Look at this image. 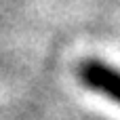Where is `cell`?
Listing matches in <instances>:
<instances>
[{"label":"cell","instance_id":"6da1fadb","mask_svg":"<svg viewBox=\"0 0 120 120\" xmlns=\"http://www.w3.org/2000/svg\"><path fill=\"white\" fill-rule=\"evenodd\" d=\"M80 78L89 89L99 91L105 97L120 103V74L116 70L91 61V63H84L80 68Z\"/></svg>","mask_w":120,"mask_h":120}]
</instances>
